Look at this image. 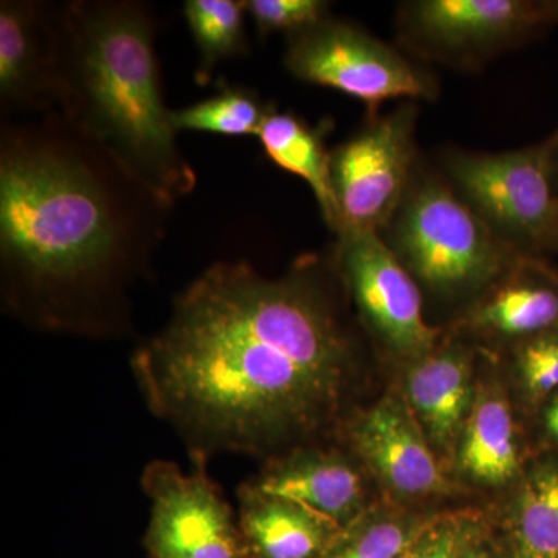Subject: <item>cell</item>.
<instances>
[{
  "instance_id": "obj_7",
  "label": "cell",
  "mask_w": 558,
  "mask_h": 558,
  "mask_svg": "<svg viewBox=\"0 0 558 558\" xmlns=\"http://www.w3.org/2000/svg\"><path fill=\"white\" fill-rule=\"evenodd\" d=\"M416 101L368 117L330 150V183L341 233H384L417 168Z\"/></svg>"
},
{
  "instance_id": "obj_6",
  "label": "cell",
  "mask_w": 558,
  "mask_h": 558,
  "mask_svg": "<svg viewBox=\"0 0 558 558\" xmlns=\"http://www.w3.org/2000/svg\"><path fill=\"white\" fill-rule=\"evenodd\" d=\"M284 64L295 78L357 98L368 117L384 102L433 100L438 83L395 47L351 22L326 17L289 36Z\"/></svg>"
},
{
  "instance_id": "obj_8",
  "label": "cell",
  "mask_w": 558,
  "mask_h": 558,
  "mask_svg": "<svg viewBox=\"0 0 558 558\" xmlns=\"http://www.w3.org/2000/svg\"><path fill=\"white\" fill-rule=\"evenodd\" d=\"M333 258L371 339L399 366L428 354L444 330L428 325L416 279L377 233H341Z\"/></svg>"
},
{
  "instance_id": "obj_9",
  "label": "cell",
  "mask_w": 558,
  "mask_h": 558,
  "mask_svg": "<svg viewBox=\"0 0 558 558\" xmlns=\"http://www.w3.org/2000/svg\"><path fill=\"white\" fill-rule=\"evenodd\" d=\"M381 497L428 508L465 492L451 480L398 387L354 409L337 433Z\"/></svg>"
},
{
  "instance_id": "obj_27",
  "label": "cell",
  "mask_w": 558,
  "mask_h": 558,
  "mask_svg": "<svg viewBox=\"0 0 558 558\" xmlns=\"http://www.w3.org/2000/svg\"><path fill=\"white\" fill-rule=\"evenodd\" d=\"M539 435L553 453L558 454V391L542 403L537 413Z\"/></svg>"
},
{
  "instance_id": "obj_3",
  "label": "cell",
  "mask_w": 558,
  "mask_h": 558,
  "mask_svg": "<svg viewBox=\"0 0 558 558\" xmlns=\"http://www.w3.org/2000/svg\"><path fill=\"white\" fill-rule=\"evenodd\" d=\"M61 112L131 172L175 204L196 186L161 97L156 22L134 0L64 5Z\"/></svg>"
},
{
  "instance_id": "obj_4",
  "label": "cell",
  "mask_w": 558,
  "mask_h": 558,
  "mask_svg": "<svg viewBox=\"0 0 558 558\" xmlns=\"http://www.w3.org/2000/svg\"><path fill=\"white\" fill-rule=\"evenodd\" d=\"M384 233L421 290L469 306L523 256L488 230L449 180L417 168Z\"/></svg>"
},
{
  "instance_id": "obj_2",
  "label": "cell",
  "mask_w": 558,
  "mask_h": 558,
  "mask_svg": "<svg viewBox=\"0 0 558 558\" xmlns=\"http://www.w3.org/2000/svg\"><path fill=\"white\" fill-rule=\"evenodd\" d=\"M172 205L58 110L2 128L3 275L50 310L145 269Z\"/></svg>"
},
{
  "instance_id": "obj_29",
  "label": "cell",
  "mask_w": 558,
  "mask_h": 558,
  "mask_svg": "<svg viewBox=\"0 0 558 558\" xmlns=\"http://www.w3.org/2000/svg\"><path fill=\"white\" fill-rule=\"evenodd\" d=\"M556 250H558V230H557Z\"/></svg>"
},
{
  "instance_id": "obj_22",
  "label": "cell",
  "mask_w": 558,
  "mask_h": 558,
  "mask_svg": "<svg viewBox=\"0 0 558 558\" xmlns=\"http://www.w3.org/2000/svg\"><path fill=\"white\" fill-rule=\"evenodd\" d=\"M505 379L523 413H537L542 403L558 391V326L532 339L506 348Z\"/></svg>"
},
{
  "instance_id": "obj_21",
  "label": "cell",
  "mask_w": 558,
  "mask_h": 558,
  "mask_svg": "<svg viewBox=\"0 0 558 558\" xmlns=\"http://www.w3.org/2000/svg\"><path fill=\"white\" fill-rule=\"evenodd\" d=\"M186 24L199 50L197 81L207 84L216 65L247 53L244 2L236 0H189L183 5Z\"/></svg>"
},
{
  "instance_id": "obj_10",
  "label": "cell",
  "mask_w": 558,
  "mask_h": 558,
  "mask_svg": "<svg viewBox=\"0 0 558 558\" xmlns=\"http://www.w3.org/2000/svg\"><path fill=\"white\" fill-rule=\"evenodd\" d=\"M558 22V0H414L399 10L407 46L439 61H480Z\"/></svg>"
},
{
  "instance_id": "obj_18",
  "label": "cell",
  "mask_w": 558,
  "mask_h": 558,
  "mask_svg": "<svg viewBox=\"0 0 558 558\" xmlns=\"http://www.w3.org/2000/svg\"><path fill=\"white\" fill-rule=\"evenodd\" d=\"M245 558H319L339 524L292 499L247 483L238 492Z\"/></svg>"
},
{
  "instance_id": "obj_28",
  "label": "cell",
  "mask_w": 558,
  "mask_h": 558,
  "mask_svg": "<svg viewBox=\"0 0 558 558\" xmlns=\"http://www.w3.org/2000/svg\"><path fill=\"white\" fill-rule=\"evenodd\" d=\"M553 138V170H554V180H556V186L558 191V131L554 132L550 135Z\"/></svg>"
},
{
  "instance_id": "obj_13",
  "label": "cell",
  "mask_w": 558,
  "mask_h": 558,
  "mask_svg": "<svg viewBox=\"0 0 558 558\" xmlns=\"http://www.w3.org/2000/svg\"><path fill=\"white\" fill-rule=\"evenodd\" d=\"M484 349L451 329L428 354L400 366L399 391L450 475L476 398Z\"/></svg>"
},
{
  "instance_id": "obj_19",
  "label": "cell",
  "mask_w": 558,
  "mask_h": 558,
  "mask_svg": "<svg viewBox=\"0 0 558 558\" xmlns=\"http://www.w3.org/2000/svg\"><path fill=\"white\" fill-rule=\"evenodd\" d=\"M444 510L380 497L340 527L319 558H400Z\"/></svg>"
},
{
  "instance_id": "obj_14",
  "label": "cell",
  "mask_w": 558,
  "mask_h": 558,
  "mask_svg": "<svg viewBox=\"0 0 558 558\" xmlns=\"http://www.w3.org/2000/svg\"><path fill=\"white\" fill-rule=\"evenodd\" d=\"M459 438L450 476L465 494L505 495L521 478L531 454L508 381L488 360Z\"/></svg>"
},
{
  "instance_id": "obj_5",
  "label": "cell",
  "mask_w": 558,
  "mask_h": 558,
  "mask_svg": "<svg viewBox=\"0 0 558 558\" xmlns=\"http://www.w3.org/2000/svg\"><path fill=\"white\" fill-rule=\"evenodd\" d=\"M446 179L488 230L519 255L556 250L553 138L509 153H451Z\"/></svg>"
},
{
  "instance_id": "obj_1",
  "label": "cell",
  "mask_w": 558,
  "mask_h": 558,
  "mask_svg": "<svg viewBox=\"0 0 558 558\" xmlns=\"http://www.w3.org/2000/svg\"><path fill=\"white\" fill-rule=\"evenodd\" d=\"M339 288L333 250L301 256L279 278L245 260L208 267L134 352L150 410L202 457L271 458L337 435L363 377Z\"/></svg>"
},
{
  "instance_id": "obj_15",
  "label": "cell",
  "mask_w": 558,
  "mask_h": 558,
  "mask_svg": "<svg viewBox=\"0 0 558 558\" xmlns=\"http://www.w3.org/2000/svg\"><path fill=\"white\" fill-rule=\"evenodd\" d=\"M264 494L307 506L340 527L359 517L377 495L373 481L343 446L304 444L269 458L250 481Z\"/></svg>"
},
{
  "instance_id": "obj_24",
  "label": "cell",
  "mask_w": 558,
  "mask_h": 558,
  "mask_svg": "<svg viewBox=\"0 0 558 558\" xmlns=\"http://www.w3.org/2000/svg\"><path fill=\"white\" fill-rule=\"evenodd\" d=\"M244 7L263 38L274 33H286L289 38L326 20L330 3L325 0H245Z\"/></svg>"
},
{
  "instance_id": "obj_23",
  "label": "cell",
  "mask_w": 558,
  "mask_h": 558,
  "mask_svg": "<svg viewBox=\"0 0 558 558\" xmlns=\"http://www.w3.org/2000/svg\"><path fill=\"white\" fill-rule=\"evenodd\" d=\"M269 109L270 106L264 105L255 92L244 87H227L208 100L171 110L170 120L175 134L194 131L227 137H258L260 124Z\"/></svg>"
},
{
  "instance_id": "obj_12",
  "label": "cell",
  "mask_w": 558,
  "mask_h": 558,
  "mask_svg": "<svg viewBox=\"0 0 558 558\" xmlns=\"http://www.w3.org/2000/svg\"><path fill=\"white\" fill-rule=\"evenodd\" d=\"M64 5L35 0L0 3V106L3 112L60 108L64 81Z\"/></svg>"
},
{
  "instance_id": "obj_11",
  "label": "cell",
  "mask_w": 558,
  "mask_h": 558,
  "mask_svg": "<svg viewBox=\"0 0 558 558\" xmlns=\"http://www.w3.org/2000/svg\"><path fill=\"white\" fill-rule=\"evenodd\" d=\"M142 484L153 502L143 539L150 558H245L240 521L204 470L186 475L156 461Z\"/></svg>"
},
{
  "instance_id": "obj_25",
  "label": "cell",
  "mask_w": 558,
  "mask_h": 558,
  "mask_svg": "<svg viewBox=\"0 0 558 558\" xmlns=\"http://www.w3.org/2000/svg\"><path fill=\"white\" fill-rule=\"evenodd\" d=\"M483 509L444 510L435 523L400 558H451Z\"/></svg>"
},
{
  "instance_id": "obj_17",
  "label": "cell",
  "mask_w": 558,
  "mask_h": 558,
  "mask_svg": "<svg viewBox=\"0 0 558 558\" xmlns=\"http://www.w3.org/2000/svg\"><path fill=\"white\" fill-rule=\"evenodd\" d=\"M487 517L499 558H558V454L532 458Z\"/></svg>"
},
{
  "instance_id": "obj_20",
  "label": "cell",
  "mask_w": 558,
  "mask_h": 558,
  "mask_svg": "<svg viewBox=\"0 0 558 558\" xmlns=\"http://www.w3.org/2000/svg\"><path fill=\"white\" fill-rule=\"evenodd\" d=\"M264 153L281 170L295 174L311 186L330 230H339V211L330 183V150L322 132L314 130L292 112H279L270 106L258 132Z\"/></svg>"
},
{
  "instance_id": "obj_26",
  "label": "cell",
  "mask_w": 558,
  "mask_h": 558,
  "mask_svg": "<svg viewBox=\"0 0 558 558\" xmlns=\"http://www.w3.org/2000/svg\"><path fill=\"white\" fill-rule=\"evenodd\" d=\"M451 558H499L497 546L492 537L487 510H481L478 519L461 539Z\"/></svg>"
},
{
  "instance_id": "obj_16",
  "label": "cell",
  "mask_w": 558,
  "mask_h": 558,
  "mask_svg": "<svg viewBox=\"0 0 558 558\" xmlns=\"http://www.w3.org/2000/svg\"><path fill=\"white\" fill-rule=\"evenodd\" d=\"M557 326V271L538 256H521L451 329L480 348L506 349Z\"/></svg>"
}]
</instances>
